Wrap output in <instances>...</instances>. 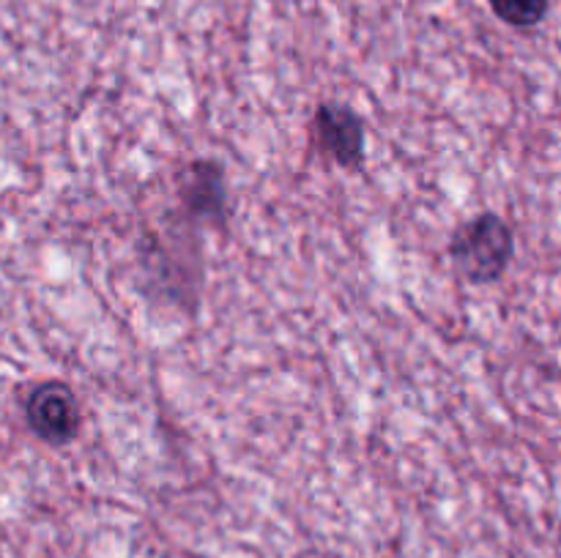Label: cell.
Here are the masks:
<instances>
[{
	"label": "cell",
	"mask_w": 561,
	"mask_h": 558,
	"mask_svg": "<svg viewBox=\"0 0 561 558\" xmlns=\"http://www.w3.org/2000/svg\"><path fill=\"white\" fill-rule=\"evenodd\" d=\"M513 249V233L496 213H482V217L466 222L449 244L455 271L477 284L496 282L507 271Z\"/></svg>",
	"instance_id": "1"
},
{
	"label": "cell",
	"mask_w": 561,
	"mask_h": 558,
	"mask_svg": "<svg viewBox=\"0 0 561 558\" xmlns=\"http://www.w3.org/2000/svg\"><path fill=\"white\" fill-rule=\"evenodd\" d=\"M25 416L33 435L53 446L75 441L80 432V405L64 383H42L33 388L25 405Z\"/></svg>",
	"instance_id": "2"
},
{
	"label": "cell",
	"mask_w": 561,
	"mask_h": 558,
	"mask_svg": "<svg viewBox=\"0 0 561 558\" xmlns=\"http://www.w3.org/2000/svg\"><path fill=\"white\" fill-rule=\"evenodd\" d=\"M312 129H316L321 151L343 167H356L365 156V126L351 107L334 102L321 104Z\"/></svg>",
	"instance_id": "3"
},
{
	"label": "cell",
	"mask_w": 561,
	"mask_h": 558,
	"mask_svg": "<svg viewBox=\"0 0 561 558\" xmlns=\"http://www.w3.org/2000/svg\"><path fill=\"white\" fill-rule=\"evenodd\" d=\"M186 208L195 217L214 219L225 211V181L222 170L211 162H197L186 170V184L181 189Z\"/></svg>",
	"instance_id": "4"
},
{
	"label": "cell",
	"mask_w": 561,
	"mask_h": 558,
	"mask_svg": "<svg viewBox=\"0 0 561 558\" xmlns=\"http://www.w3.org/2000/svg\"><path fill=\"white\" fill-rule=\"evenodd\" d=\"M491 9L507 25L531 27L546 16L548 0H491Z\"/></svg>",
	"instance_id": "5"
}]
</instances>
